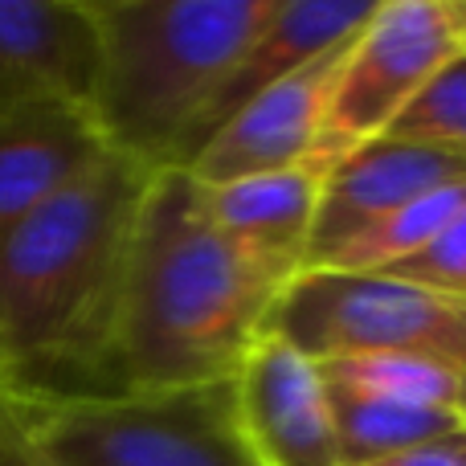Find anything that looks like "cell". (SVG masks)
Wrapping results in <instances>:
<instances>
[{
    "label": "cell",
    "instance_id": "9a60e30c",
    "mask_svg": "<svg viewBox=\"0 0 466 466\" xmlns=\"http://www.w3.org/2000/svg\"><path fill=\"white\" fill-rule=\"evenodd\" d=\"M462 205H466V185L426 193V197H418V201L401 205V209L385 213V218L369 221L364 229H356L352 238H344L339 246H331L328 254L315 258L307 270L380 274V270H389V266L413 258L418 249H426Z\"/></svg>",
    "mask_w": 466,
    "mask_h": 466
},
{
    "label": "cell",
    "instance_id": "2e32d148",
    "mask_svg": "<svg viewBox=\"0 0 466 466\" xmlns=\"http://www.w3.org/2000/svg\"><path fill=\"white\" fill-rule=\"evenodd\" d=\"M319 377L328 389H348L385 401L430 405V410H454L459 401V369L426 360V356H339L323 360Z\"/></svg>",
    "mask_w": 466,
    "mask_h": 466
},
{
    "label": "cell",
    "instance_id": "6da1fadb",
    "mask_svg": "<svg viewBox=\"0 0 466 466\" xmlns=\"http://www.w3.org/2000/svg\"><path fill=\"white\" fill-rule=\"evenodd\" d=\"M152 172L106 152L0 238V364L13 393H111L131 238Z\"/></svg>",
    "mask_w": 466,
    "mask_h": 466
},
{
    "label": "cell",
    "instance_id": "8992f818",
    "mask_svg": "<svg viewBox=\"0 0 466 466\" xmlns=\"http://www.w3.org/2000/svg\"><path fill=\"white\" fill-rule=\"evenodd\" d=\"M459 54L442 0H377L339 49L323 115L328 152L380 139L418 90Z\"/></svg>",
    "mask_w": 466,
    "mask_h": 466
},
{
    "label": "cell",
    "instance_id": "7c38bea8",
    "mask_svg": "<svg viewBox=\"0 0 466 466\" xmlns=\"http://www.w3.org/2000/svg\"><path fill=\"white\" fill-rule=\"evenodd\" d=\"M372 8H377V0H274L262 29L254 33L246 54L238 57L229 78L221 82V90L213 95L209 111H205L201 127H197V136H193V147H188V160H193L205 139H209L233 111H241L254 95L279 86L282 78L299 74L303 66L336 54V49L369 21Z\"/></svg>",
    "mask_w": 466,
    "mask_h": 466
},
{
    "label": "cell",
    "instance_id": "603a6c76",
    "mask_svg": "<svg viewBox=\"0 0 466 466\" xmlns=\"http://www.w3.org/2000/svg\"><path fill=\"white\" fill-rule=\"evenodd\" d=\"M8 393H13V380H8L5 364H0V418H5V405H8Z\"/></svg>",
    "mask_w": 466,
    "mask_h": 466
},
{
    "label": "cell",
    "instance_id": "5bb4252c",
    "mask_svg": "<svg viewBox=\"0 0 466 466\" xmlns=\"http://www.w3.org/2000/svg\"><path fill=\"white\" fill-rule=\"evenodd\" d=\"M331 421H336V446L344 466H369L380 459L405 454L413 446L438 442L446 434H459L462 421L451 410H430V405L385 401V397H364L348 389H328Z\"/></svg>",
    "mask_w": 466,
    "mask_h": 466
},
{
    "label": "cell",
    "instance_id": "d6986e66",
    "mask_svg": "<svg viewBox=\"0 0 466 466\" xmlns=\"http://www.w3.org/2000/svg\"><path fill=\"white\" fill-rule=\"evenodd\" d=\"M369 466H466V430L438 438V442L413 446V451L393 454V459L369 462Z\"/></svg>",
    "mask_w": 466,
    "mask_h": 466
},
{
    "label": "cell",
    "instance_id": "5b68a950",
    "mask_svg": "<svg viewBox=\"0 0 466 466\" xmlns=\"http://www.w3.org/2000/svg\"><path fill=\"white\" fill-rule=\"evenodd\" d=\"M266 331L315 364L339 356H426L466 369V303L393 274L299 270L282 287Z\"/></svg>",
    "mask_w": 466,
    "mask_h": 466
},
{
    "label": "cell",
    "instance_id": "3957f363",
    "mask_svg": "<svg viewBox=\"0 0 466 466\" xmlns=\"http://www.w3.org/2000/svg\"><path fill=\"white\" fill-rule=\"evenodd\" d=\"M274 0H95L98 86L90 98L106 147L185 168L213 95Z\"/></svg>",
    "mask_w": 466,
    "mask_h": 466
},
{
    "label": "cell",
    "instance_id": "ac0fdd59",
    "mask_svg": "<svg viewBox=\"0 0 466 466\" xmlns=\"http://www.w3.org/2000/svg\"><path fill=\"white\" fill-rule=\"evenodd\" d=\"M380 274L418 282V287L438 290V295L454 299V303H466V205L446 221V229L426 249H418L413 258H405V262L389 266Z\"/></svg>",
    "mask_w": 466,
    "mask_h": 466
},
{
    "label": "cell",
    "instance_id": "ffe728a7",
    "mask_svg": "<svg viewBox=\"0 0 466 466\" xmlns=\"http://www.w3.org/2000/svg\"><path fill=\"white\" fill-rule=\"evenodd\" d=\"M0 466H54V462L33 451L13 430V421H8V413H5V418H0Z\"/></svg>",
    "mask_w": 466,
    "mask_h": 466
},
{
    "label": "cell",
    "instance_id": "9c48e42d",
    "mask_svg": "<svg viewBox=\"0 0 466 466\" xmlns=\"http://www.w3.org/2000/svg\"><path fill=\"white\" fill-rule=\"evenodd\" d=\"M95 0H0V115L90 106L98 86Z\"/></svg>",
    "mask_w": 466,
    "mask_h": 466
},
{
    "label": "cell",
    "instance_id": "7402d4cb",
    "mask_svg": "<svg viewBox=\"0 0 466 466\" xmlns=\"http://www.w3.org/2000/svg\"><path fill=\"white\" fill-rule=\"evenodd\" d=\"M454 410H459V421L466 430V369H459V401H454Z\"/></svg>",
    "mask_w": 466,
    "mask_h": 466
},
{
    "label": "cell",
    "instance_id": "52a82bcc",
    "mask_svg": "<svg viewBox=\"0 0 466 466\" xmlns=\"http://www.w3.org/2000/svg\"><path fill=\"white\" fill-rule=\"evenodd\" d=\"M233 421L254 466H344L319 364L266 331L233 372Z\"/></svg>",
    "mask_w": 466,
    "mask_h": 466
},
{
    "label": "cell",
    "instance_id": "277c9868",
    "mask_svg": "<svg viewBox=\"0 0 466 466\" xmlns=\"http://www.w3.org/2000/svg\"><path fill=\"white\" fill-rule=\"evenodd\" d=\"M5 413L54 466H254L233 421V380L95 397L8 393Z\"/></svg>",
    "mask_w": 466,
    "mask_h": 466
},
{
    "label": "cell",
    "instance_id": "44dd1931",
    "mask_svg": "<svg viewBox=\"0 0 466 466\" xmlns=\"http://www.w3.org/2000/svg\"><path fill=\"white\" fill-rule=\"evenodd\" d=\"M446 5V21H451V33H454V46L459 54H466V0H442Z\"/></svg>",
    "mask_w": 466,
    "mask_h": 466
},
{
    "label": "cell",
    "instance_id": "e0dca14e",
    "mask_svg": "<svg viewBox=\"0 0 466 466\" xmlns=\"http://www.w3.org/2000/svg\"><path fill=\"white\" fill-rule=\"evenodd\" d=\"M389 139L421 144L466 160V54H454L385 131Z\"/></svg>",
    "mask_w": 466,
    "mask_h": 466
},
{
    "label": "cell",
    "instance_id": "30bf717a",
    "mask_svg": "<svg viewBox=\"0 0 466 466\" xmlns=\"http://www.w3.org/2000/svg\"><path fill=\"white\" fill-rule=\"evenodd\" d=\"M451 185H466V160L451 152H434V147L405 144V139L389 136L339 152L328 168V180H323L303 270L319 254H328L331 246L364 229L369 221Z\"/></svg>",
    "mask_w": 466,
    "mask_h": 466
},
{
    "label": "cell",
    "instance_id": "ba28073f",
    "mask_svg": "<svg viewBox=\"0 0 466 466\" xmlns=\"http://www.w3.org/2000/svg\"><path fill=\"white\" fill-rule=\"evenodd\" d=\"M339 49L303 66L279 86L254 95L241 111H233L201 144V152L185 164L188 177L197 185H229V180L295 168L315 156H336L323 144V115H328V90Z\"/></svg>",
    "mask_w": 466,
    "mask_h": 466
},
{
    "label": "cell",
    "instance_id": "4fadbf2b",
    "mask_svg": "<svg viewBox=\"0 0 466 466\" xmlns=\"http://www.w3.org/2000/svg\"><path fill=\"white\" fill-rule=\"evenodd\" d=\"M331 160L336 156H315L282 172H262V177L229 180V185H201V205L226 238L299 274L311 246Z\"/></svg>",
    "mask_w": 466,
    "mask_h": 466
},
{
    "label": "cell",
    "instance_id": "7a4b0ae2",
    "mask_svg": "<svg viewBox=\"0 0 466 466\" xmlns=\"http://www.w3.org/2000/svg\"><path fill=\"white\" fill-rule=\"evenodd\" d=\"M290 279L213 226L185 168H156L131 238L111 393L229 380Z\"/></svg>",
    "mask_w": 466,
    "mask_h": 466
},
{
    "label": "cell",
    "instance_id": "8fae6325",
    "mask_svg": "<svg viewBox=\"0 0 466 466\" xmlns=\"http://www.w3.org/2000/svg\"><path fill=\"white\" fill-rule=\"evenodd\" d=\"M111 152L90 106L41 103L0 115V238Z\"/></svg>",
    "mask_w": 466,
    "mask_h": 466
}]
</instances>
